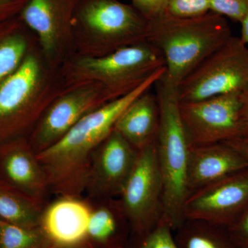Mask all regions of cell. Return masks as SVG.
Instances as JSON below:
<instances>
[{
  "label": "cell",
  "instance_id": "cell-1",
  "mask_svg": "<svg viewBox=\"0 0 248 248\" xmlns=\"http://www.w3.org/2000/svg\"><path fill=\"white\" fill-rule=\"evenodd\" d=\"M156 79L151 76L135 91L85 116L61 140L36 155L46 175L50 194L82 197L96 148L113 131L127 108L151 90Z\"/></svg>",
  "mask_w": 248,
  "mask_h": 248
},
{
  "label": "cell",
  "instance_id": "cell-2",
  "mask_svg": "<svg viewBox=\"0 0 248 248\" xmlns=\"http://www.w3.org/2000/svg\"><path fill=\"white\" fill-rule=\"evenodd\" d=\"M65 86L60 68L44 58L38 44L0 82V143L30 134Z\"/></svg>",
  "mask_w": 248,
  "mask_h": 248
},
{
  "label": "cell",
  "instance_id": "cell-3",
  "mask_svg": "<svg viewBox=\"0 0 248 248\" xmlns=\"http://www.w3.org/2000/svg\"><path fill=\"white\" fill-rule=\"evenodd\" d=\"M232 36L226 17L210 11L197 17L162 16L151 21L147 41L164 59L166 71L161 81L178 89L191 72Z\"/></svg>",
  "mask_w": 248,
  "mask_h": 248
},
{
  "label": "cell",
  "instance_id": "cell-4",
  "mask_svg": "<svg viewBox=\"0 0 248 248\" xmlns=\"http://www.w3.org/2000/svg\"><path fill=\"white\" fill-rule=\"evenodd\" d=\"M149 22L119 0H78L73 21L74 55L105 56L146 42Z\"/></svg>",
  "mask_w": 248,
  "mask_h": 248
},
{
  "label": "cell",
  "instance_id": "cell-5",
  "mask_svg": "<svg viewBox=\"0 0 248 248\" xmlns=\"http://www.w3.org/2000/svg\"><path fill=\"white\" fill-rule=\"evenodd\" d=\"M163 67L161 52L146 41L105 56L73 55L60 66V71L65 86L99 84L115 100L138 89Z\"/></svg>",
  "mask_w": 248,
  "mask_h": 248
},
{
  "label": "cell",
  "instance_id": "cell-6",
  "mask_svg": "<svg viewBox=\"0 0 248 248\" xmlns=\"http://www.w3.org/2000/svg\"><path fill=\"white\" fill-rule=\"evenodd\" d=\"M160 120L156 138L158 165L164 184V215L173 231L185 221L184 205L190 195L187 170L190 146L179 114L177 89L156 83Z\"/></svg>",
  "mask_w": 248,
  "mask_h": 248
},
{
  "label": "cell",
  "instance_id": "cell-7",
  "mask_svg": "<svg viewBox=\"0 0 248 248\" xmlns=\"http://www.w3.org/2000/svg\"><path fill=\"white\" fill-rule=\"evenodd\" d=\"M248 89V46L232 36L178 86L179 102H196Z\"/></svg>",
  "mask_w": 248,
  "mask_h": 248
},
{
  "label": "cell",
  "instance_id": "cell-8",
  "mask_svg": "<svg viewBox=\"0 0 248 248\" xmlns=\"http://www.w3.org/2000/svg\"><path fill=\"white\" fill-rule=\"evenodd\" d=\"M131 234L154 228L164 215V184L158 165L156 141L139 151L138 158L120 195Z\"/></svg>",
  "mask_w": 248,
  "mask_h": 248
},
{
  "label": "cell",
  "instance_id": "cell-9",
  "mask_svg": "<svg viewBox=\"0 0 248 248\" xmlns=\"http://www.w3.org/2000/svg\"><path fill=\"white\" fill-rule=\"evenodd\" d=\"M102 86L86 84L66 86L44 112L28 135L36 155L55 144L85 116L111 102Z\"/></svg>",
  "mask_w": 248,
  "mask_h": 248
},
{
  "label": "cell",
  "instance_id": "cell-10",
  "mask_svg": "<svg viewBox=\"0 0 248 248\" xmlns=\"http://www.w3.org/2000/svg\"><path fill=\"white\" fill-rule=\"evenodd\" d=\"M78 0H29L19 15L35 35L41 53L55 68L75 53L73 21Z\"/></svg>",
  "mask_w": 248,
  "mask_h": 248
},
{
  "label": "cell",
  "instance_id": "cell-11",
  "mask_svg": "<svg viewBox=\"0 0 248 248\" xmlns=\"http://www.w3.org/2000/svg\"><path fill=\"white\" fill-rule=\"evenodd\" d=\"M241 94L179 102V114L190 147L223 143L241 137Z\"/></svg>",
  "mask_w": 248,
  "mask_h": 248
},
{
  "label": "cell",
  "instance_id": "cell-12",
  "mask_svg": "<svg viewBox=\"0 0 248 248\" xmlns=\"http://www.w3.org/2000/svg\"><path fill=\"white\" fill-rule=\"evenodd\" d=\"M248 204V168L191 192L184 216L228 228Z\"/></svg>",
  "mask_w": 248,
  "mask_h": 248
},
{
  "label": "cell",
  "instance_id": "cell-13",
  "mask_svg": "<svg viewBox=\"0 0 248 248\" xmlns=\"http://www.w3.org/2000/svg\"><path fill=\"white\" fill-rule=\"evenodd\" d=\"M138 153L114 129L93 153L85 188L86 198H117L135 166Z\"/></svg>",
  "mask_w": 248,
  "mask_h": 248
},
{
  "label": "cell",
  "instance_id": "cell-14",
  "mask_svg": "<svg viewBox=\"0 0 248 248\" xmlns=\"http://www.w3.org/2000/svg\"><path fill=\"white\" fill-rule=\"evenodd\" d=\"M0 182L46 205V175L26 137L0 143Z\"/></svg>",
  "mask_w": 248,
  "mask_h": 248
},
{
  "label": "cell",
  "instance_id": "cell-15",
  "mask_svg": "<svg viewBox=\"0 0 248 248\" xmlns=\"http://www.w3.org/2000/svg\"><path fill=\"white\" fill-rule=\"evenodd\" d=\"M91 213L86 197L59 196L44 208L40 226L58 247L86 245Z\"/></svg>",
  "mask_w": 248,
  "mask_h": 248
},
{
  "label": "cell",
  "instance_id": "cell-16",
  "mask_svg": "<svg viewBox=\"0 0 248 248\" xmlns=\"http://www.w3.org/2000/svg\"><path fill=\"white\" fill-rule=\"evenodd\" d=\"M248 168L247 161L225 142L190 147L187 170V188L190 194Z\"/></svg>",
  "mask_w": 248,
  "mask_h": 248
},
{
  "label": "cell",
  "instance_id": "cell-17",
  "mask_svg": "<svg viewBox=\"0 0 248 248\" xmlns=\"http://www.w3.org/2000/svg\"><path fill=\"white\" fill-rule=\"evenodd\" d=\"M89 201L91 213L85 242L86 246L89 248H124L130 238L131 229L120 201L117 198Z\"/></svg>",
  "mask_w": 248,
  "mask_h": 248
},
{
  "label": "cell",
  "instance_id": "cell-18",
  "mask_svg": "<svg viewBox=\"0 0 248 248\" xmlns=\"http://www.w3.org/2000/svg\"><path fill=\"white\" fill-rule=\"evenodd\" d=\"M159 120L157 96L150 90L127 108L117 120L115 130L140 151L156 141Z\"/></svg>",
  "mask_w": 248,
  "mask_h": 248
},
{
  "label": "cell",
  "instance_id": "cell-19",
  "mask_svg": "<svg viewBox=\"0 0 248 248\" xmlns=\"http://www.w3.org/2000/svg\"><path fill=\"white\" fill-rule=\"evenodd\" d=\"M37 44L19 16L0 23V82L17 69Z\"/></svg>",
  "mask_w": 248,
  "mask_h": 248
},
{
  "label": "cell",
  "instance_id": "cell-20",
  "mask_svg": "<svg viewBox=\"0 0 248 248\" xmlns=\"http://www.w3.org/2000/svg\"><path fill=\"white\" fill-rule=\"evenodd\" d=\"M174 232L179 248H239L228 228L203 220L186 218Z\"/></svg>",
  "mask_w": 248,
  "mask_h": 248
},
{
  "label": "cell",
  "instance_id": "cell-21",
  "mask_svg": "<svg viewBox=\"0 0 248 248\" xmlns=\"http://www.w3.org/2000/svg\"><path fill=\"white\" fill-rule=\"evenodd\" d=\"M46 205L0 182V219L28 228L40 226Z\"/></svg>",
  "mask_w": 248,
  "mask_h": 248
},
{
  "label": "cell",
  "instance_id": "cell-22",
  "mask_svg": "<svg viewBox=\"0 0 248 248\" xmlns=\"http://www.w3.org/2000/svg\"><path fill=\"white\" fill-rule=\"evenodd\" d=\"M53 245L41 226L28 228L0 219V248H48Z\"/></svg>",
  "mask_w": 248,
  "mask_h": 248
},
{
  "label": "cell",
  "instance_id": "cell-23",
  "mask_svg": "<svg viewBox=\"0 0 248 248\" xmlns=\"http://www.w3.org/2000/svg\"><path fill=\"white\" fill-rule=\"evenodd\" d=\"M172 232L169 222L162 218L151 231L141 234H130L124 248H179Z\"/></svg>",
  "mask_w": 248,
  "mask_h": 248
},
{
  "label": "cell",
  "instance_id": "cell-24",
  "mask_svg": "<svg viewBox=\"0 0 248 248\" xmlns=\"http://www.w3.org/2000/svg\"><path fill=\"white\" fill-rule=\"evenodd\" d=\"M209 12V0H169L164 16L186 19L200 17Z\"/></svg>",
  "mask_w": 248,
  "mask_h": 248
},
{
  "label": "cell",
  "instance_id": "cell-25",
  "mask_svg": "<svg viewBox=\"0 0 248 248\" xmlns=\"http://www.w3.org/2000/svg\"><path fill=\"white\" fill-rule=\"evenodd\" d=\"M210 12L241 22L248 12V0H209Z\"/></svg>",
  "mask_w": 248,
  "mask_h": 248
},
{
  "label": "cell",
  "instance_id": "cell-26",
  "mask_svg": "<svg viewBox=\"0 0 248 248\" xmlns=\"http://www.w3.org/2000/svg\"><path fill=\"white\" fill-rule=\"evenodd\" d=\"M169 0H131L132 6L148 22L164 16Z\"/></svg>",
  "mask_w": 248,
  "mask_h": 248
},
{
  "label": "cell",
  "instance_id": "cell-27",
  "mask_svg": "<svg viewBox=\"0 0 248 248\" xmlns=\"http://www.w3.org/2000/svg\"><path fill=\"white\" fill-rule=\"evenodd\" d=\"M228 229L238 248H248V204Z\"/></svg>",
  "mask_w": 248,
  "mask_h": 248
},
{
  "label": "cell",
  "instance_id": "cell-28",
  "mask_svg": "<svg viewBox=\"0 0 248 248\" xmlns=\"http://www.w3.org/2000/svg\"><path fill=\"white\" fill-rule=\"evenodd\" d=\"M29 0H0V23L17 17Z\"/></svg>",
  "mask_w": 248,
  "mask_h": 248
},
{
  "label": "cell",
  "instance_id": "cell-29",
  "mask_svg": "<svg viewBox=\"0 0 248 248\" xmlns=\"http://www.w3.org/2000/svg\"><path fill=\"white\" fill-rule=\"evenodd\" d=\"M241 137L248 136V89L241 94Z\"/></svg>",
  "mask_w": 248,
  "mask_h": 248
},
{
  "label": "cell",
  "instance_id": "cell-30",
  "mask_svg": "<svg viewBox=\"0 0 248 248\" xmlns=\"http://www.w3.org/2000/svg\"><path fill=\"white\" fill-rule=\"evenodd\" d=\"M225 143L232 147L248 164V136L240 137Z\"/></svg>",
  "mask_w": 248,
  "mask_h": 248
},
{
  "label": "cell",
  "instance_id": "cell-31",
  "mask_svg": "<svg viewBox=\"0 0 248 248\" xmlns=\"http://www.w3.org/2000/svg\"><path fill=\"white\" fill-rule=\"evenodd\" d=\"M241 25V37L240 39L243 43L248 46V12L244 19L240 22Z\"/></svg>",
  "mask_w": 248,
  "mask_h": 248
},
{
  "label": "cell",
  "instance_id": "cell-32",
  "mask_svg": "<svg viewBox=\"0 0 248 248\" xmlns=\"http://www.w3.org/2000/svg\"><path fill=\"white\" fill-rule=\"evenodd\" d=\"M58 248H89L86 245H78V246H63V247H58Z\"/></svg>",
  "mask_w": 248,
  "mask_h": 248
},
{
  "label": "cell",
  "instance_id": "cell-33",
  "mask_svg": "<svg viewBox=\"0 0 248 248\" xmlns=\"http://www.w3.org/2000/svg\"><path fill=\"white\" fill-rule=\"evenodd\" d=\"M48 248H58V246H55V245H53V246H50Z\"/></svg>",
  "mask_w": 248,
  "mask_h": 248
}]
</instances>
